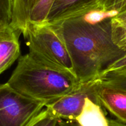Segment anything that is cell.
Segmentation results:
<instances>
[{
	"label": "cell",
	"instance_id": "6",
	"mask_svg": "<svg viewBox=\"0 0 126 126\" xmlns=\"http://www.w3.org/2000/svg\"><path fill=\"white\" fill-rule=\"evenodd\" d=\"M54 0H13L11 25L24 35L28 23L46 22Z\"/></svg>",
	"mask_w": 126,
	"mask_h": 126
},
{
	"label": "cell",
	"instance_id": "16",
	"mask_svg": "<svg viewBox=\"0 0 126 126\" xmlns=\"http://www.w3.org/2000/svg\"><path fill=\"white\" fill-rule=\"evenodd\" d=\"M98 1L107 11L119 13L126 8V0H98Z\"/></svg>",
	"mask_w": 126,
	"mask_h": 126
},
{
	"label": "cell",
	"instance_id": "12",
	"mask_svg": "<svg viewBox=\"0 0 126 126\" xmlns=\"http://www.w3.org/2000/svg\"><path fill=\"white\" fill-rule=\"evenodd\" d=\"M57 122L58 119L52 116L44 107L24 126H57Z\"/></svg>",
	"mask_w": 126,
	"mask_h": 126
},
{
	"label": "cell",
	"instance_id": "1",
	"mask_svg": "<svg viewBox=\"0 0 126 126\" xmlns=\"http://www.w3.org/2000/svg\"><path fill=\"white\" fill-rule=\"evenodd\" d=\"M50 23L62 38L80 83L98 79L111 63L125 53L112 40L111 19L92 23L62 18Z\"/></svg>",
	"mask_w": 126,
	"mask_h": 126
},
{
	"label": "cell",
	"instance_id": "7",
	"mask_svg": "<svg viewBox=\"0 0 126 126\" xmlns=\"http://www.w3.org/2000/svg\"><path fill=\"white\" fill-rule=\"evenodd\" d=\"M97 96L102 107L126 124V90L102 84L100 79Z\"/></svg>",
	"mask_w": 126,
	"mask_h": 126
},
{
	"label": "cell",
	"instance_id": "4",
	"mask_svg": "<svg viewBox=\"0 0 126 126\" xmlns=\"http://www.w3.org/2000/svg\"><path fill=\"white\" fill-rule=\"evenodd\" d=\"M45 107L10 87L0 85V126H24Z\"/></svg>",
	"mask_w": 126,
	"mask_h": 126
},
{
	"label": "cell",
	"instance_id": "11",
	"mask_svg": "<svg viewBox=\"0 0 126 126\" xmlns=\"http://www.w3.org/2000/svg\"><path fill=\"white\" fill-rule=\"evenodd\" d=\"M111 37L114 44L126 52V21L114 17L111 19Z\"/></svg>",
	"mask_w": 126,
	"mask_h": 126
},
{
	"label": "cell",
	"instance_id": "5",
	"mask_svg": "<svg viewBox=\"0 0 126 126\" xmlns=\"http://www.w3.org/2000/svg\"><path fill=\"white\" fill-rule=\"evenodd\" d=\"M99 83L100 79L80 83L73 91L46 105L45 107L58 119L75 121L83 108L86 98L101 105L97 96Z\"/></svg>",
	"mask_w": 126,
	"mask_h": 126
},
{
	"label": "cell",
	"instance_id": "18",
	"mask_svg": "<svg viewBox=\"0 0 126 126\" xmlns=\"http://www.w3.org/2000/svg\"><path fill=\"white\" fill-rule=\"evenodd\" d=\"M60 126H78L75 121H65V120H60L59 122Z\"/></svg>",
	"mask_w": 126,
	"mask_h": 126
},
{
	"label": "cell",
	"instance_id": "8",
	"mask_svg": "<svg viewBox=\"0 0 126 126\" xmlns=\"http://www.w3.org/2000/svg\"><path fill=\"white\" fill-rule=\"evenodd\" d=\"M20 35L11 25L0 28V75L20 56Z\"/></svg>",
	"mask_w": 126,
	"mask_h": 126
},
{
	"label": "cell",
	"instance_id": "19",
	"mask_svg": "<svg viewBox=\"0 0 126 126\" xmlns=\"http://www.w3.org/2000/svg\"><path fill=\"white\" fill-rule=\"evenodd\" d=\"M116 17L119 19L123 20L126 21V8L124 9L123 11L119 12L118 14L116 16Z\"/></svg>",
	"mask_w": 126,
	"mask_h": 126
},
{
	"label": "cell",
	"instance_id": "9",
	"mask_svg": "<svg viewBox=\"0 0 126 126\" xmlns=\"http://www.w3.org/2000/svg\"><path fill=\"white\" fill-rule=\"evenodd\" d=\"M75 122L78 126H108L103 107L88 98L85 99L83 108Z\"/></svg>",
	"mask_w": 126,
	"mask_h": 126
},
{
	"label": "cell",
	"instance_id": "14",
	"mask_svg": "<svg viewBox=\"0 0 126 126\" xmlns=\"http://www.w3.org/2000/svg\"><path fill=\"white\" fill-rule=\"evenodd\" d=\"M12 11L13 0H0V28L11 25Z\"/></svg>",
	"mask_w": 126,
	"mask_h": 126
},
{
	"label": "cell",
	"instance_id": "17",
	"mask_svg": "<svg viewBox=\"0 0 126 126\" xmlns=\"http://www.w3.org/2000/svg\"><path fill=\"white\" fill-rule=\"evenodd\" d=\"M108 126H126V124L121 122L117 119H108Z\"/></svg>",
	"mask_w": 126,
	"mask_h": 126
},
{
	"label": "cell",
	"instance_id": "13",
	"mask_svg": "<svg viewBox=\"0 0 126 126\" xmlns=\"http://www.w3.org/2000/svg\"><path fill=\"white\" fill-rule=\"evenodd\" d=\"M105 74H108L114 76L126 77V52L120 58L111 63L101 73L100 76Z\"/></svg>",
	"mask_w": 126,
	"mask_h": 126
},
{
	"label": "cell",
	"instance_id": "10",
	"mask_svg": "<svg viewBox=\"0 0 126 126\" xmlns=\"http://www.w3.org/2000/svg\"><path fill=\"white\" fill-rule=\"evenodd\" d=\"M94 0H54L47 17V22H54L72 10Z\"/></svg>",
	"mask_w": 126,
	"mask_h": 126
},
{
	"label": "cell",
	"instance_id": "15",
	"mask_svg": "<svg viewBox=\"0 0 126 126\" xmlns=\"http://www.w3.org/2000/svg\"><path fill=\"white\" fill-rule=\"evenodd\" d=\"M101 82L105 85L126 90V77H119L105 74L99 77Z\"/></svg>",
	"mask_w": 126,
	"mask_h": 126
},
{
	"label": "cell",
	"instance_id": "3",
	"mask_svg": "<svg viewBox=\"0 0 126 126\" xmlns=\"http://www.w3.org/2000/svg\"><path fill=\"white\" fill-rule=\"evenodd\" d=\"M23 37L29 48L28 53L33 58L75 75L66 45L50 23H28Z\"/></svg>",
	"mask_w": 126,
	"mask_h": 126
},
{
	"label": "cell",
	"instance_id": "2",
	"mask_svg": "<svg viewBox=\"0 0 126 126\" xmlns=\"http://www.w3.org/2000/svg\"><path fill=\"white\" fill-rule=\"evenodd\" d=\"M6 83L21 95L45 106L71 92L80 84L74 74L50 66L28 53L19 57Z\"/></svg>",
	"mask_w": 126,
	"mask_h": 126
}]
</instances>
